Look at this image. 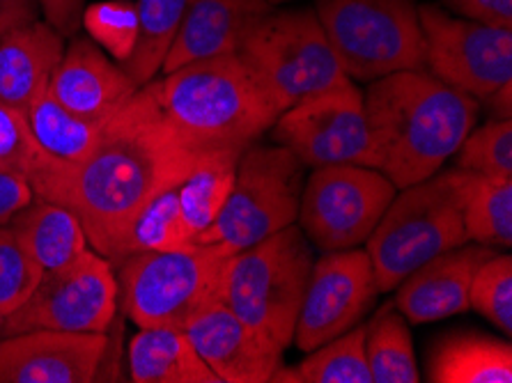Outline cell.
Masks as SVG:
<instances>
[{
  "instance_id": "83f0119b",
  "label": "cell",
  "mask_w": 512,
  "mask_h": 383,
  "mask_svg": "<svg viewBox=\"0 0 512 383\" xmlns=\"http://www.w3.org/2000/svg\"><path fill=\"white\" fill-rule=\"evenodd\" d=\"M276 383H372L366 358V326L356 324L347 333L308 351L294 367H278Z\"/></svg>"
},
{
  "instance_id": "5b68a950",
  "label": "cell",
  "mask_w": 512,
  "mask_h": 383,
  "mask_svg": "<svg viewBox=\"0 0 512 383\" xmlns=\"http://www.w3.org/2000/svg\"><path fill=\"white\" fill-rule=\"evenodd\" d=\"M460 168L400 189L366 239L379 292H391L411 271L444 250L467 244Z\"/></svg>"
},
{
  "instance_id": "ac0fdd59",
  "label": "cell",
  "mask_w": 512,
  "mask_h": 383,
  "mask_svg": "<svg viewBox=\"0 0 512 383\" xmlns=\"http://www.w3.org/2000/svg\"><path fill=\"white\" fill-rule=\"evenodd\" d=\"M494 250L480 244H462L434 255L395 287V308L411 324H428L469 310L473 271Z\"/></svg>"
},
{
  "instance_id": "4dcf8cb0",
  "label": "cell",
  "mask_w": 512,
  "mask_h": 383,
  "mask_svg": "<svg viewBox=\"0 0 512 383\" xmlns=\"http://www.w3.org/2000/svg\"><path fill=\"white\" fill-rule=\"evenodd\" d=\"M56 163L35 140L26 111L0 104V173L35 184Z\"/></svg>"
},
{
  "instance_id": "f546056e",
  "label": "cell",
  "mask_w": 512,
  "mask_h": 383,
  "mask_svg": "<svg viewBox=\"0 0 512 383\" xmlns=\"http://www.w3.org/2000/svg\"><path fill=\"white\" fill-rule=\"evenodd\" d=\"M366 358L372 383H418L414 342L398 308H384L366 326Z\"/></svg>"
},
{
  "instance_id": "7a4b0ae2",
  "label": "cell",
  "mask_w": 512,
  "mask_h": 383,
  "mask_svg": "<svg viewBox=\"0 0 512 383\" xmlns=\"http://www.w3.org/2000/svg\"><path fill=\"white\" fill-rule=\"evenodd\" d=\"M478 104L425 69L370 81L363 111L375 140L377 170L398 191L439 173L476 127Z\"/></svg>"
},
{
  "instance_id": "b9f144b4",
  "label": "cell",
  "mask_w": 512,
  "mask_h": 383,
  "mask_svg": "<svg viewBox=\"0 0 512 383\" xmlns=\"http://www.w3.org/2000/svg\"><path fill=\"white\" fill-rule=\"evenodd\" d=\"M267 3L274 7V5H285V3H292V0H267Z\"/></svg>"
},
{
  "instance_id": "d6986e66",
  "label": "cell",
  "mask_w": 512,
  "mask_h": 383,
  "mask_svg": "<svg viewBox=\"0 0 512 383\" xmlns=\"http://www.w3.org/2000/svg\"><path fill=\"white\" fill-rule=\"evenodd\" d=\"M274 10L267 0H186L180 28L161 72L239 49L255 21Z\"/></svg>"
},
{
  "instance_id": "52a82bcc",
  "label": "cell",
  "mask_w": 512,
  "mask_h": 383,
  "mask_svg": "<svg viewBox=\"0 0 512 383\" xmlns=\"http://www.w3.org/2000/svg\"><path fill=\"white\" fill-rule=\"evenodd\" d=\"M317 21L352 81L425 69L414 0H317Z\"/></svg>"
},
{
  "instance_id": "60d3db41",
  "label": "cell",
  "mask_w": 512,
  "mask_h": 383,
  "mask_svg": "<svg viewBox=\"0 0 512 383\" xmlns=\"http://www.w3.org/2000/svg\"><path fill=\"white\" fill-rule=\"evenodd\" d=\"M5 312L3 310H0V338H3V326H5Z\"/></svg>"
},
{
  "instance_id": "d6a6232c",
  "label": "cell",
  "mask_w": 512,
  "mask_h": 383,
  "mask_svg": "<svg viewBox=\"0 0 512 383\" xmlns=\"http://www.w3.org/2000/svg\"><path fill=\"white\" fill-rule=\"evenodd\" d=\"M469 308L492 322L501 333H512V257L492 253L473 271Z\"/></svg>"
},
{
  "instance_id": "5bb4252c",
  "label": "cell",
  "mask_w": 512,
  "mask_h": 383,
  "mask_svg": "<svg viewBox=\"0 0 512 383\" xmlns=\"http://www.w3.org/2000/svg\"><path fill=\"white\" fill-rule=\"evenodd\" d=\"M379 294L370 255L359 248L329 250L313 264L301 301L294 342L301 351L324 345L361 324Z\"/></svg>"
},
{
  "instance_id": "7c38bea8",
  "label": "cell",
  "mask_w": 512,
  "mask_h": 383,
  "mask_svg": "<svg viewBox=\"0 0 512 383\" xmlns=\"http://www.w3.org/2000/svg\"><path fill=\"white\" fill-rule=\"evenodd\" d=\"M271 131L276 143L287 147L306 168L336 163L377 168L363 95L352 81L290 106L278 115Z\"/></svg>"
},
{
  "instance_id": "2e32d148",
  "label": "cell",
  "mask_w": 512,
  "mask_h": 383,
  "mask_svg": "<svg viewBox=\"0 0 512 383\" xmlns=\"http://www.w3.org/2000/svg\"><path fill=\"white\" fill-rule=\"evenodd\" d=\"M184 333L221 383H269L283 365V354L271 349L221 299L193 315Z\"/></svg>"
},
{
  "instance_id": "cb8c5ba5",
  "label": "cell",
  "mask_w": 512,
  "mask_h": 383,
  "mask_svg": "<svg viewBox=\"0 0 512 383\" xmlns=\"http://www.w3.org/2000/svg\"><path fill=\"white\" fill-rule=\"evenodd\" d=\"M242 147H216L177 184V198L191 241L216 221L237 175Z\"/></svg>"
},
{
  "instance_id": "836d02e7",
  "label": "cell",
  "mask_w": 512,
  "mask_h": 383,
  "mask_svg": "<svg viewBox=\"0 0 512 383\" xmlns=\"http://www.w3.org/2000/svg\"><path fill=\"white\" fill-rule=\"evenodd\" d=\"M455 168L483 177H512V122L490 120L471 129L460 150Z\"/></svg>"
},
{
  "instance_id": "d590c367",
  "label": "cell",
  "mask_w": 512,
  "mask_h": 383,
  "mask_svg": "<svg viewBox=\"0 0 512 383\" xmlns=\"http://www.w3.org/2000/svg\"><path fill=\"white\" fill-rule=\"evenodd\" d=\"M455 17L512 30V0H441Z\"/></svg>"
},
{
  "instance_id": "1f68e13d",
  "label": "cell",
  "mask_w": 512,
  "mask_h": 383,
  "mask_svg": "<svg viewBox=\"0 0 512 383\" xmlns=\"http://www.w3.org/2000/svg\"><path fill=\"white\" fill-rule=\"evenodd\" d=\"M81 26L97 46L127 62L138 42V12L131 0H99L83 10Z\"/></svg>"
},
{
  "instance_id": "e0dca14e",
  "label": "cell",
  "mask_w": 512,
  "mask_h": 383,
  "mask_svg": "<svg viewBox=\"0 0 512 383\" xmlns=\"http://www.w3.org/2000/svg\"><path fill=\"white\" fill-rule=\"evenodd\" d=\"M62 106L90 120H108L136 95L138 85L90 37H72L53 69L49 88Z\"/></svg>"
},
{
  "instance_id": "6da1fadb",
  "label": "cell",
  "mask_w": 512,
  "mask_h": 383,
  "mask_svg": "<svg viewBox=\"0 0 512 383\" xmlns=\"http://www.w3.org/2000/svg\"><path fill=\"white\" fill-rule=\"evenodd\" d=\"M212 150L170 120L152 78L106 122L81 161H58L30 189L35 198L72 209L90 248L106 257L131 216L154 195L180 184Z\"/></svg>"
},
{
  "instance_id": "484cf974",
  "label": "cell",
  "mask_w": 512,
  "mask_h": 383,
  "mask_svg": "<svg viewBox=\"0 0 512 383\" xmlns=\"http://www.w3.org/2000/svg\"><path fill=\"white\" fill-rule=\"evenodd\" d=\"M30 131L42 150L60 163H76L92 150L99 134L111 120H90L76 115L44 90L26 108Z\"/></svg>"
},
{
  "instance_id": "ba28073f",
  "label": "cell",
  "mask_w": 512,
  "mask_h": 383,
  "mask_svg": "<svg viewBox=\"0 0 512 383\" xmlns=\"http://www.w3.org/2000/svg\"><path fill=\"white\" fill-rule=\"evenodd\" d=\"M281 111L352 78L340 67L315 10L267 12L237 49Z\"/></svg>"
},
{
  "instance_id": "4fadbf2b",
  "label": "cell",
  "mask_w": 512,
  "mask_h": 383,
  "mask_svg": "<svg viewBox=\"0 0 512 383\" xmlns=\"http://www.w3.org/2000/svg\"><path fill=\"white\" fill-rule=\"evenodd\" d=\"M425 67L451 88L483 101L512 83V30L455 17L439 5L418 7Z\"/></svg>"
},
{
  "instance_id": "ab89813d",
  "label": "cell",
  "mask_w": 512,
  "mask_h": 383,
  "mask_svg": "<svg viewBox=\"0 0 512 383\" xmlns=\"http://www.w3.org/2000/svg\"><path fill=\"white\" fill-rule=\"evenodd\" d=\"M510 99H512V83L503 85L496 92H492L490 97H485V108L490 111L492 120H510L512 115V106H510Z\"/></svg>"
},
{
  "instance_id": "603a6c76",
  "label": "cell",
  "mask_w": 512,
  "mask_h": 383,
  "mask_svg": "<svg viewBox=\"0 0 512 383\" xmlns=\"http://www.w3.org/2000/svg\"><path fill=\"white\" fill-rule=\"evenodd\" d=\"M428 381L434 383H510L512 347L508 340L460 333L432 351Z\"/></svg>"
},
{
  "instance_id": "4316f807",
  "label": "cell",
  "mask_w": 512,
  "mask_h": 383,
  "mask_svg": "<svg viewBox=\"0 0 512 383\" xmlns=\"http://www.w3.org/2000/svg\"><path fill=\"white\" fill-rule=\"evenodd\" d=\"M462 221L467 239L490 248L512 246V177L462 170Z\"/></svg>"
},
{
  "instance_id": "8992f818",
  "label": "cell",
  "mask_w": 512,
  "mask_h": 383,
  "mask_svg": "<svg viewBox=\"0 0 512 383\" xmlns=\"http://www.w3.org/2000/svg\"><path fill=\"white\" fill-rule=\"evenodd\" d=\"M228 250L212 244H189L131 255L115 267L118 308L138 328H184L193 315L221 299Z\"/></svg>"
},
{
  "instance_id": "30bf717a",
  "label": "cell",
  "mask_w": 512,
  "mask_h": 383,
  "mask_svg": "<svg viewBox=\"0 0 512 383\" xmlns=\"http://www.w3.org/2000/svg\"><path fill=\"white\" fill-rule=\"evenodd\" d=\"M395 193V184L377 168L352 163L313 168L301 191V230L324 253L356 248L375 230Z\"/></svg>"
},
{
  "instance_id": "9a60e30c",
  "label": "cell",
  "mask_w": 512,
  "mask_h": 383,
  "mask_svg": "<svg viewBox=\"0 0 512 383\" xmlns=\"http://www.w3.org/2000/svg\"><path fill=\"white\" fill-rule=\"evenodd\" d=\"M106 333L37 331L0 338V383H90L106 354Z\"/></svg>"
},
{
  "instance_id": "d4e9b609",
  "label": "cell",
  "mask_w": 512,
  "mask_h": 383,
  "mask_svg": "<svg viewBox=\"0 0 512 383\" xmlns=\"http://www.w3.org/2000/svg\"><path fill=\"white\" fill-rule=\"evenodd\" d=\"M189 230H186L180 198H177V186L154 195L150 202L131 216V221L124 225L120 237L115 239L113 248L108 250L106 260L113 264V269L122 264L131 255L141 253H159L177 246L189 244Z\"/></svg>"
},
{
  "instance_id": "44dd1931",
  "label": "cell",
  "mask_w": 512,
  "mask_h": 383,
  "mask_svg": "<svg viewBox=\"0 0 512 383\" xmlns=\"http://www.w3.org/2000/svg\"><path fill=\"white\" fill-rule=\"evenodd\" d=\"M127 370L134 383H221L175 326L138 328L127 347Z\"/></svg>"
},
{
  "instance_id": "f1b7e54d",
  "label": "cell",
  "mask_w": 512,
  "mask_h": 383,
  "mask_svg": "<svg viewBox=\"0 0 512 383\" xmlns=\"http://www.w3.org/2000/svg\"><path fill=\"white\" fill-rule=\"evenodd\" d=\"M184 7L186 0H136L138 42L122 67L138 88L161 72L166 53L180 28Z\"/></svg>"
},
{
  "instance_id": "8fae6325",
  "label": "cell",
  "mask_w": 512,
  "mask_h": 383,
  "mask_svg": "<svg viewBox=\"0 0 512 383\" xmlns=\"http://www.w3.org/2000/svg\"><path fill=\"white\" fill-rule=\"evenodd\" d=\"M118 312L113 264L88 248L76 260L44 271L33 294L5 317L3 338L14 333L69 331L106 333Z\"/></svg>"
},
{
  "instance_id": "8d00e7d4",
  "label": "cell",
  "mask_w": 512,
  "mask_h": 383,
  "mask_svg": "<svg viewBox=\"0 0 512 383\" xmlns=\"http://www.w3.org/2000/svg\"><path fill=\"white\" fill-rule=\"evenodd\" d=\"M44 21L62 37H74L81 28L85 0H37Z\"/></svg>"
},
{
  "instance_id": "f35d334b",
  "label": "cell",
  "mask_w": 512,
  "mask_h": 383,
  "mask_svg": "<svg viewBox=\"0 0 512 383\" xmlns=\"http://www.w3.org/2000/svg\"><path fill=\"white\" fill-rule=\"evenodd\" d=\"M40 5L37 0H0V39L14 28L40 19Z\"/></svg>"
},
{
  "instance_id": "277c9868",
  "label": "cell",
  "mask_w": 512,
  "mask_h": 383,
  "mask_svg": "<svg viewBox=\"0 0 512 383\" xmlns=\"http://www.w3.org/2000/svg\"><path fill=\"white\" fill-rule=\"evenodd\" d=\"M315 257L304 230L287 225L271 237L228 255L221 301L278 354L294 328Z\"/></svg>"
},
{
  "instance_id": "e575fe53",
  "label": "cell",
  "mask_w": 512,
  "mask_h": 383,
  "mask_svg": "<svg viewBox=\"0 0 512 383\" xmlns=\"http://www.w3.org/2000/svg\"><path fill=\"white\" fill-rule=\"evenodd\" d=\"M42 273L10 225H0V310L5 315L17 310L33 294Z\"/></svg>"
},
{
  "instance_id": "74e56055",
  "label": "cell",
  "mask_w": 512,
  "mask_h": 383,
  "mask_svg": "<svg viewBox=\"0 0 512 383\" xmlns=\"http://www.w3.org/2000/svg\"><path fill=\"white\" fill-rule=\"evenodd\" d=\"M33 198L35 193L28 182L0 173V225L10 223V218Z\"/></svg>"
},
{
  "instance_id": "9c48e42d",
  "label": "cell",
  "mask_w": 512,
  "mask_h": 383,
  "mask_svg": "<svg viewBox=\"0 0 512 383\" xmlns=\"http://www.w3.org/2000/svg\"><path fill=\"white\" fill-rule=\"evenodd\" d=\"M304 168L283 145H248L239 156L226 205L193 241L239 253L297 223Z\"/></svg>"
},
{
  "instance_id": "ffe728a7",
  "label": "cell",
  "mask_w": 512,
  "mask_h": 383,
  "mask_svg": "<svg viewBox=\"0 0 512 383\" xmlns=\"http://www.w3.org/2000/svg\"><path fill=\"white\" fill-rule=\"evenodd\" d=\"M65 51V37L46 21H30L0 39V104L26 111L49 88Z\"/></svg>"
},
{
  "instance_id": "7402d4cb",
  "label": "cell",
  "mask_w": 512,
  "mask_h": 383,
  "mask_svg": "<svg viewBox=\"0 0 512 383\" xmlns=\"http://www.w3.org/2000/svg\"><path fill=\"white\" fill-rule=\"evenodd\" d=\"M7 225L42 271L58 269L90 248L81 218L65 205L44 198L30 200Z\"/></svg>"
},
{
  "instance_id": "3957f363",
  "label": "cell",
  "mask_w": 512,
  "mask_h": 383,
  "mask_svg": "<svg viewBox=\"0 0 512 383\" xmlns=\"http://www.w3.org/2000/svg\"><path fill=\"white\" fill-rule=\"evenodd\" d=\"M157 85L170 120L207 147L246 150L283 113L237 51L189 62Z\"/></svg>"
}]
</instances>
